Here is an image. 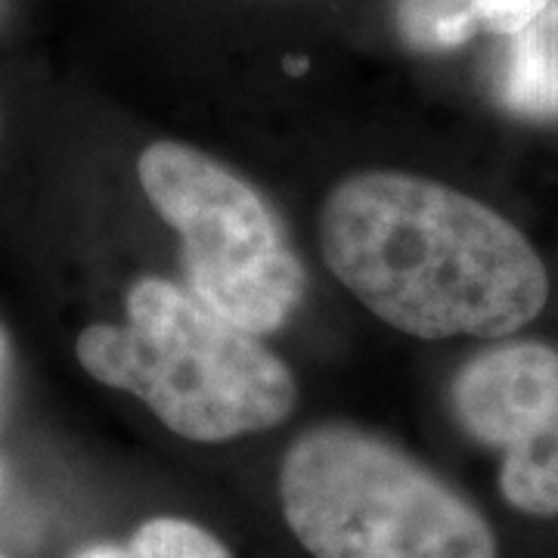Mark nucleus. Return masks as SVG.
Instances as JSON below:
<instances>
[{"label":"nucleus","mask_w":558,"mask_h":558,"mask_svg":"<svg viewBox=\"0 0 558 558\" xmlns=\"http://www.w3.org/2000/svg\"><path fill=\"white\" fill-rule=\"evenodd\" d=\"M75 351L84 373L143 400L193 444L270 432L299 403L295 373L260 336L159 277L137 279L124 323L87 326Z\"/></svg>","instance_id":"obj_2"},{"label":"nucleus","mask_w":558,"mask_h":558,"mask_svg":"<svg viewBox=\"0 0 558 558\" xmlns=\"http://www.w3.org/2000/svg\"><path fill=\"white\" fill-rule=\"evenodd\" d=\"M499 494L502 499L531 519L558 515V418L539 432L506 450L499 462Z\"/></svg>","instance_id":"obj_8"},{"label":"nucleus","mask_w":558,"mask_h":558,"mask_svg":"<svg viewBox=\"0 0 558 558\" xmlns=\"http://www.w3.org/2000/svg\"><path fill=\"white\" fill-rule=\"evenodd\" d=\"M149 205L183 245L186 289L236 326L270 336L304 301L307 274L274 205L258 190L178 140H156L137 159Z\"/></svg>","instance_id":"obj_4"},{"label":"nucleus","mask_w":558,"mask_h":558,"mask_svg":"<svg viewBox=\"0 0 558 558\" xmlns=\"http://www.w3.org/2000/svg\"><path fill=\"white\" fill-rule=\"evenodd\" d=\"M277 490L314 558H499L490 521L453 484L360 425L304 428L279 459Z\"/></svg>","instance_id":"obj_3"},{"label":"nucleus","mask_w":558,"mask_h":558,"mask_svg":"<svg viewBox=\"0 0 558 558\" xmlns=\"http://www.w3.org/2000/svg\"><path fill=\"white\" fill-rule=\"evenodd\" d=\"M69 558H233V553L199 521L156 515L137 524L121 543H90Z\"/></svg>","instance_id":"obj_9"},{"label":"nucleus","mask_w":558,"mask_h":558,"mask_svg":"<svg viewBox=\"0 0 558 558\" xmlns=\"http://www.w3.org/2000/svg\"><path fill=\"white\" fill-rule=\"evenodd\" d=\"M319 248L354 299L416 339H506L549 301V270L512 220L407 171L332 186Z\"/></svg>","instance_id":"obj_1"},{"label":"nucleus","mask_w":558,"mask_h":558,"mask_svg":"<svg viewBox=\"0 0 558 558\" xmlns=\"http://www.w3.org/2000/svg\"><path fill=\"white\" fill-rule=\"evenodd\" d=\"M499 97L524 119H558V0L512 38Z\"/></svg>","instance_id":"obj_7"},{"label":"nucleus","mask_w":558,"mask_h":558,"mask_svg":"<svg viewBox=\"0 0 558 558\" xmlns=\"http://www.w3.org/2000/svg\"><path fill=\"white\" fill-rule=\"evenodd\" d=\"M0 558H7V556H0Z\"/></svg>","instance_id":"obj_11"},{"label":"nucleus","mask_w":558,"mask_h":558,"mask_svg":"<svg viewBox=\"0 0 558 558\" xmlns=\"http://www.w3.org/2000/svg\"><path fill=\"white\" fill-rule=\"evenodd\" d=\"M459 428L487 450H512L558 418V351L546 341H502L453 379Z\"/></svg>","instance_id":"obj_5"},{"label":"nucleus","mask_w":558,"mask_h":558,"mask_svg":"<svg viewBox=\"0 0 558 558\" xmlns=\"http://www.w3.org/2000/svg\"><path fill=\"white\" fill-rule=\"evenodd\" d=\"M7 357H10V351H7V339L0 332V379H3V369H7Z\"/></svg>","instance_id":"obj_10"},{"label":"nucleus","mask_w":558,"mask_h":558,"mask_svg":"<svg viewBox=\"0 0 558 558\" xmlns=\"http://www.w3.org/2000/svg\"><path fill=\"white\" fill-rule=\"evenodd\" d=\"M553 0H395V28L413 53H450L475 38H515Z\"/></svg>","instance_id":"obj_6"}]
</instances>
